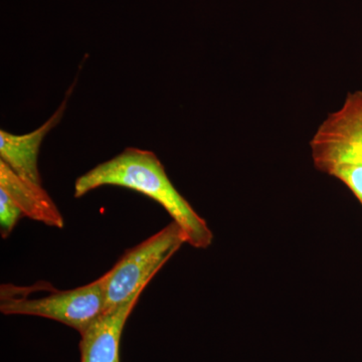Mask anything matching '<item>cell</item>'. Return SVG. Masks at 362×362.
Segmentation results:
<instances>
[{
	"mask_svg": "<svg viewBox=\"0 0 362 362\" xmlns=\"http://www.w3.org/2000/svg\"><path fill=\"white\" fill-rule=\"evenodd\" d=\"M106 185L128 188L158 202L180 226L190 246L206 249L213 243L214 233L206 221L176 189L153 152L126 148L80 176L75 183V197Z\"/></svg>",
	"mask_w": 362,
	"mask_h": 362,
	"instance_id": "1",
	"label": "cell"
},
{
	"mask_svg": "<svg viewBox=\"0 0 362 362\" xmlns=\"http://www.w3.org/2000/svg\"><path fill=\"white\" fill-rule=\"evenodd\" d=\"M0 311L6 315H32L52 319L83 332L106 311L101 278L73 290L54 289L49 283L30 287L4 284Z\"/></svg>",
	"mask_w": 362,
	"mask_h": 362,
	"instance_id": "2",
	"label": "cell"
},
{
	"mask_svg": "<svg viewBox=\"0 0 362 362\" xmlns=\"http://www.w3.org/2000/svg\"><path fill=\"white\" fill-rule=\"evenodd\" d=\"M185 233L175 221L124 254L102 276L106 310L142 293L152 278L183 244Z\"/></svg>",
	"mask_w": 362,
	"mask_h": 362,
	"instance_id": "3",
	"label": "cell"
},
{
	"mask_svg": "<svg viewBox=\"0 0 362 362\" xmlns=\"http://www.w3.org/2000/svg\"><path fill=\"white\" fill-rule=\"evenodd\" d=\"M310 148L314 165L324 173L338 164L362 166V90L347 95L319 125Z\"/></svg>",
	"mask_w": 362,
	"mask_h": 362,
	"instance_id": "4",
	"label": "cell"
},
{
	"mask_svg": "<svg viewBox=\"0 0 362 362\" xmlns=\"http://www.w3.org/2000/svg\"><path fill=\"white\" fill-rule=\"evenodd\" d=\"M141 294L107 309L81 334L82 362H120L119 347L124 327Z\"/></svg>",
	"mask_w": 362,
	"mask_h": 362,
	"instance_id": "5",
	"label": "cell"
},
{
	"mask_svg": "<svg viewBox=\"0 0 362 362\" xmlns=\"http://www.w3.org/2000/svg\"><path fill=\"white\" fill-rule=\"evenodd\" d=\"M68 99L69 97H66L54 115L33 132L16 135L0 130V159L25 180L42 185L37 166L40 145L47 133L62 120Z\"/></svg>",
	"mask_w": 362,
	"mask_h": 362,
	"instance_id": "6",
	"label": "cell"
},
{
	"mask_svg": "<svg viewBox=\"0 0 362 362\" xmlns=\"http://www.w3.org/2000/svg\"><path fill=\"white\" fill-rule=\"evenodd\" d=\"M0 189H4L23 211V216L49 226L63 228V216L45 188L25 180L0 159Z\"/></svg>",
	"mask_w": 362,
	"mask_h": 362,
	"instance_id": "7",
	"label": "cell"
},
{
	"mask_svg": "<svg viewBox=\"0 0 362 362\" xmlns=\"http://www.w3.org/2000/svg\"><path fill=\"white\" fill-rule=\"evenodd\" d=\"M326 175L333 176L344 183L356 195L362 206V166L354 164H338L326 171Z\"/></svg>",
	"mask_w": 362,
	"mask_h": 362,
	"instance_id": "8",
	"label": "cell"
},
{
	"mask_svg": "<svg viewBox=\"0 0 362 362\" xmlns=\"http://www.w3.org/2000/svg\"><path fill=\"white\" fill-rule=\"evenodd\" d=\"M23 216V211L13 199L0 189V228L2 237L6 238Z\"/></svg>",
	"mask_w": 362,
	"mask_h": 362,
	"instance_id": "9",
	"label": "cell"
}]
</instances>
